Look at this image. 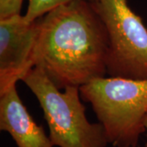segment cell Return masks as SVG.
Returning a JSON list of instances; mask_svg holds the SVG:
<instances>
[{
  "label": "cell",
  "instance_id": "1",
  "mask_svg": "<svg viewBox=\"0 0 147 147\" xmlns=\"http://www.w3.org/2000/svg\"><path fill=\"white\" fill-rule=\"evenodd\" d=\"M109 38L92 3L75 0L38 18L32 68L41 66L60 89L107 74Z\"/></svg>",
  "mask_w": 147,
  "mask_h": 147
},
{
  "label": "cell",
  "instance_id": "2",
  "mask_svg": "<svg viewBox=\"0 0 147 147\" xmlns=\"http://www.w3.org/2000/svg\"><path fill=\"white\" fill-rule=\"evenodd\" d=\"M104 127L109 143L137 147L147 130V80L102 77L79 88Z\"/></svg>",
  "mask_w": 147,
  "mask_h": 147
},
{
  "label": "cell",
  "instance_id": "3",
  "mask_svg": "<svg viewBox=\"0 0 147 147\" xmlns=\"http://www.w3.org/2000/svg\"><path fill=\"white\" fill-rule=\"evenodd\" d=\"M36 96L49 127L53 146L59 147H105L109 143L104 127L92 123L85 115L79 88L66 87L64 92L35 65L21 78Z\"/></svg>",
  "mask_w": 147,
  "mask_h": 147
},
{
  "label": "cell",
  "instance_id": "4",
  "mask_svg": "<svg viewBox=\"0 0 147 147\" xmlns=\"http://www.w3.org/2000/svg\"><path fill=\"white\" fill-rule=\"evenodd\" d=\"M109 38L107 74L147 80V29L128 0H97L93 3Z\"/></svg>",
  "mask_w": 147,
  "mask_h": 147
},
{
  "label": "cell",
  "instance_id": "5",
  "mask_svg": "<svg viewBox=\"0 0 147 147\" xmlns=\"http://www.w3.org/2000/svg\"><path fill=\"white\" fill-rule=\"evenodd\" d=\"M37 34L38 19L28 22L21 14L0 19V94L32 68Z\"/></svg>",
  "mask_w": 147,
  "mask_h": 147
},
{
  "label": "cell",
  "instance_id": "6",
  "mask_svg": "<svg viewBox=\"0 0 147 147\" xmlns=\"http://www.w3.org/2000/svg\"><path fill=\"white\" fill-rule=\"evenodd\" d=\"M0 129L8 132L18 147H53L50 137L23 104L16 84L0 94Z\"/></svg>",
  "mask_w": 147,
  "mask_h": 147
},
{
  "label": "cell",
  "instance_id": "7",
  "mask_svg": "<svg viewBox=\"0 0 147 147\" xmlns=\"http://www.w3.org/2000/svg\"><path fill=\"white\" fill-rule=\"evenodd\" d=\"M75 0H28V7L26 12L24 16L25 20L32 22L38 18L44 16L46 13L58 6L62 5ZM94 3L97 0H86Z\"/></svg>",
  "mask_w": 147,
  "mask_h": 147
},
{
  "label": "cell",
  "instance_id": "8",
  "mask_svg": "<svg viewBox=\"0 0 147 147\" xmlns=\"http://www.w3.org/2000/svg\"><path fill=\"white\" fill-rule=\"evenodd\" d=\"M23 0H0V19L21 14Z\"/></svg>",
  "mask_w": 147,
  "mask_h": 147
}]
</instances>
